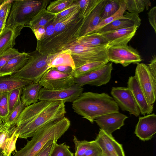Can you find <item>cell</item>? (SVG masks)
Returning <instances> with one entry per match:
<instances>
[{
	"mask_svg": "<svg viewBox=\"0 0 156 156\" xmlns=\"http://www.w3.org/2000/svg\"><path fill=\"white\" fill-rule=\"evenodd\" d=\"M64 101H41L26 106L18 118L15 129L18 138L33 136L41 127L65 116L66 113Z\"/></svg>",
	"mask_w": 156,
	"mask_h": 156,
	"instance_id": "obj_1",
	"label": "cell"
},
{
	"mask_svg": "<svg viewBox=\"0 0 156 156\" xmlns=\"http://www.w3.org/2000/svg\"><path fill=\"white\" fill-rule=\"evenodd\" d=\"M75 112L93 123L95 119L104 115L119 111L113 98L105 93H82L72 102Z\"/></svg>",
	"mask_w": 156,
	"mask_h": 156,
	"instance_id": "obj_2",
	"label": "cell"
},
{
	"mask_svg": "<svg viewBox=\"0 0 156 156\" xmlns=\"http://www.w3.org/2000/svg\"><path fill=\"white\" fill-rule=\"evenodd\" d=\"M70 125V121L65 116L48 123L38 129L31 140L14 156H35L49 141H57Z\"/></svg>",
	"mask_w": 156,
	"mask_h": 156,
	"instance_id": "obj_3",
	"label": "cell"
},
{
	"mask_svg": "<svg viewBox=\"0 0 156 156\" xmlns=\"http://www.w3.org/2000/svg\"><path fill=\"white\" fill-rule=\"evenodd\" d=\"M83 19L79 14L76 19L63 30L54 33L45 40L37 41L36 50L42 55L55 54L66 50L77 41Z\"/></svg>",
	"mask_w": 156,
	"mask_h": 156,
	"instance_id": "obj_4",
	"label": "cell"
},
{
	"mask_svg": "<svg viewBox=\"0 0 156 156\" xmlns=\"http://www.w3.org/2000/svg\"><path fill=\"white\" fill-rule=\"evenodd\" d=\"M49 0H13L5 26L23 25L27 27L42 9L46 8Z\"/></svg>",
	"mask_w": 156,
	"mask_h": 156,
	"instance_id": "obj_5",
	"label": "cell"
},
{
	"mask_svg": "<svg viewBox=\"0 0 156 156\" xmlns=\"http://www.w3.org/2000/svg\"><path fill=\"white\" fill-rule=\"evenodd\" d=\"M108 46L91 47L79 44L76 42L66 49L69 50L76 68L95 61L108 63Z\"/></svg>",
	"mask_w": 156,
	"mask_h": 156,
	"instance_id": "obj_6",
	"label": "cell"
},
{
	"mask_svg": "<svg viewBox=\"0 0 156 156\" xmlns=\"http://www.w3.org/2000/svg\"><path fill=\"white\" fill-rule=\"evenodd\" d=\"M30 53L32 58L23 68L11 76L38 83L48 69L51 54L42 55L36 50Z\"/></svg>",
	"mask_w": 156,
	"mask_h": 156,
	"instance_id": "obj_7",
	"label": "cell"
},
{
	"mask_svg": "<svg viewBox=\"0 0 156 156\" xmlns=\"http://www.w3.org/2000/svg\"><path fill=\"white\" fill-rule=\"evenodd\" d=\"M134 76L149 104L154 105L156 99V78L143 63H137Z\"/></svg>",
	"mask_w": 156,
	"mask_h": 156,
	"instance_id": "obj_8",
	"label": "cell"
},
{
	"mask_svg": "<svg viewBox=\"0 0 156 156\" xmlns=\"http://www.w3.org/2000/svg\"><path fill=\"white\" fill-rule=\"evenodd\" d=\"M107 56L109 62L120 64L124 67L142 60L137 50L127 44L108 47Z\"/></svg>",
	"mask_w": 156,
	"mask_h": 156,
	"instance_id": "obj_9",
	"label": "cell"
},
{
	"mask_svg": "<svg viewBox=\"0 0 156 156\" xmlns=\"http://www.w3.org/2000/svg\"><path fill=\"white\" fill-rule=\"evenodd\" d=\"M72 74L61 72L55 68L48 69L40 80L39 83L43 87L49 90L66 89L75 84Z\"/></svg>",
	"mask_w": 156,
	"mask_h": 156,
	"instance_id": "obj_10",
	"label": "cell"
},
{
	"mask_svg": "<svg viewBox=\"0 0 156 156\" xmlns=\"http://www.w3.org/2000/svg\"><path fill=\"white\" fill-rule=\"evenodd\" d=\"M113 69L112 63L108 62L101 68L74 77V82L81 87L86 85L98 87L106 84L111 79Z\"/></svg>",
	"mask_w": 156,
	"mask_h": 156,
	"instance_id": "obj_11",
	"label": "cell"
},
{
	"mask_svg": "<svg viewBox=\"0 0 156 156\" xmlns=\"http://www.w3.org/2000/svg\"><path fill=\"white\" fill-rule=\"evenodd\" d=\"M83 88L75 84L71 87L57 90H51L42 87L38 95V101H64L73 102L82 93Z\"/></svg>",
	"mask_w": 156,
	"mask_h": 156,
	"instance_id": "obj_12",
	"label": "cell"
},
{
	"mask_svg": "<svg viewBox=\"0 0 156 156\" xmlns=\"http://www.w3.org/2000/svg\"><path fill=\"white\" fill-rule=\"evenodd\" d=\"M111 94L119 107L123 111L128 112L136 117L139 116L140 112L134 97L127 87H113Z\"/></svg>",
	"mask_w": 156,
	"mask_h": 156,
	"instance_id": "obj_13",
	"label": "cell"
},
{
	"mask_svg": "<svg viewBox=\"0 0 156 156\" xmlns=\"http://www.w3.org/2000/svg\"><path fill=\"white\" fill-rule=\"evenodd\" d=\"M101 148L102 153L108 156H125L122 145L118 142L112 134L100 129L95 140Z\"/></svg>",
	"mask_w": 156,
	"mask_h": 156,
	"instance_id": "obj_14",
	"label": "cell"
},
{
	"mask_svg": "<svg viewBox=\"0 0 156 156\" xmlns=\"http://www.w3.org/2000/svg\"><path fill=\"white\" fill-rule=\"evenodd\" d=\"M129 117L119 111L100 116L95 119L94 121L100 129L107 133L112 134L123 126L125 121Z\"/></svg>",
	"mask_w": 156,
	"mask_h": 156,
	"instance_id": "obj_15",
	"label": "cell"
},
{
	"mask_svg": "<svg viewBox=\"0 0 156 156\" xmlns=\"http://www.w3.org/2000/svg\"><path fill=\"white\" fill-rule=\"evenodd\" d=\"M156 133V115L151 114L139 117L136 125L135 133L142 141L152 139Z\"/></svg>",
	"mask_w": 156,
	"mask_h": 156,
	"instance_id": "obj_16",
	"label": "cell"
},
{
	"mask_svg": "<svg viewBox=\"0 0 156 156\" xmlns=\"http://www.w3.org/2000/svg\"><path fill=\"white\" fill-rule=\"evenodd\" d=\"M127 84L140 113L144 116L152 113L154 105L149 104L134 76L129 77Z\"/></svg>",
	"mask_w": 156,
	"mask_h": 156,
	"instance_id": "obj_17",
	"label": "cell"
},
{
	"mask_svg": "<svg viewBox=\"0 0 156 156\" xmlns=\"http://www.w3.org/2000/svg\"><path fill=\"white\" fill-rule=\"evenodd\" d=\"M137 26L109 31L101 34L108 41V47L127 44L135 35Z\"/></svg>",
	"mask_w": 156,
	"mask_h": 156,
	"instance_id": "obj_18",
	"label": "cell"
},
{
	"mask_svg": "<svg viewBox=\"0 0 156 156\" xmlns=\"http://www.w3.org/2000/svg\"><path fill=\"white\" fill-rule=\"evenodd\" d=\"M108 0H101L92 12L83 21L79 30L78 38L90 34L93 29L101 21V15L102 11Z\"/></svg>",
	"mask_w": 156,
	"mask_h": 156,
	"instance_id": "obj_19",
	"label": "cell"
},
{
	"mask_svg": "<svg viewBox=\"0 0 156 156\" xmlns=\"http://www.w3.org/2000/svg\"><path fill=\"white\" fill-rule=\"evenodd\" d=\"M124 15L125 18L114 20L102 28L96 33L101 34L109 31L135 26L139 27L141 24V20L139 14L130 13L126 11Z\"/></svg>",
	"mask_w": 156,
	"mask_h": 156,
	"instance_id": "obj_20",
	"label": "cell"
},
{
	"mask_svg": "<svg viewBox=\"0 0 156 156\" xmlns=\"http://www.w3.org/2000/svg\"><path fill=\"white\" fill-rule=\"evenodd\" d=\"M24 27L23 25L5 26L0 34V55L13 48L16 38Z\"/></svg>",
	"mask_w": 156,
	"mask_h": 156,
	"instance_id": "obj_21",
	"label": "cell"
},
{
	"mask_svg": "<svg viewBox=\"0 0 156 156\" xmlns=\"http://www.w3.org/2000/svg\"><path fill=\"white\" fill-rule=\"evenodd\" d=\"M32 58L30 53H20L10 60L0 69V76L14 74L23 68Z\"/></svg>",
	"mask_w": 156,
	"mask_h": 156,
	"instance_id": "obj_22",
	"label": "cell"
},
{
	"mask_svg": "<svg viewBox=\"0 0 156 156\" xmlns=\"http://www.w3.org/2000/svg\"><path fill=\"white\" fill-rule=\"evenodd\" d=\"M32 82L30 80L12 76H0V94L9 92L16 88H22Z\"/></svg>",
	"mask_w": 156,
	"mask_h": 156,
	"instance_id": "obj_23",
	"label": "cell"
},
{
	"mask_svg": "<svg viewBox=\"0 0 156 156\" xmlns=\"http://www.w3.org/2000/svg\"><path fill=\"white\" fill-rule=\"evenodd\" d=\"M42 87L39 83L32 82L22 87L21 100L26 106L38 101L39 93Z\"/></svg>",
	"mask_w": 156,
	"mask_h": 156,
	"instance_id": "obj_24",
	"label": "cell"
},
{
	"mask_svg": "<svg viewBox=\"0 0 156 156\" xmlns=\"http://www.w3.org/2000/svg\"><path fill=\"white\" fill-rule=\"evenodd\" d=\"M51 54L48 65V69L60 66H69L73 70L75 68L74 62L69 50Z\"/></svg>",
	"mask_w": 156,
	"mask_h": 156,
	"instance_id": "obj_25",
	"label": "cell"
},
{
	"mask_svg": "<svg viewBox=\"0 0 156 156\" xmlns=\"http://www.w3.org/2000/svg\"><path fill=\"white\" fill-rule=\"evenodd\" d=\"M76 43L91 47L108 46V41L101 34L94 33L78 38Z\"/></svg>",
	"mask_w": 156,
	"mask_h": 156,
	"instance_id": "obj_26",
	"label": "cell"
},
{
	"mask_svg": "<svg viewBox=\"0 0 156 156\" xmlns=\"http://www.w3.org/2000/svg\"><path fill=\"white\" fill-rule=\"evenodd\" d=\"M56 14L48 11L46 8L41 10L30 21L28 27L32 31L40 26H45L52 21L55 18Z\"/></svg>",
	"mask_w": 156,
	"mask_h": 156,
	"instance_id": "obj_27",
	"label": "cell"
},
{
	"mask_svg": "<svg viewBox=\"0 0 156 156\" xmlns=\"http://www.w3.org/2000/svg\"><path fill=\"white\" fill-rule=\"evenodd\" d=\"M118 1L120 6L118 11L112 16L101 20L99 24L93 29L90 34L96 33L102 28L115 20L125 18L124 13L126 10V0Z\"/></svg>",
	"mask_w": 156,
	"mask_h": 156,
	"instance_id": "obj_28",
	"label": "cell"
},
{
	"mask_svg": "<svg viewBox=\"0 0 156 156\" xmlns=\"http://www.w3.org/2000/svg\"><path fill=\"white\" fill-rule=\"evenodd\" d=\"M107 63L102 61L90 62L76 68L73 70L72 74L74 77H78L101 68Z\"/></svg>",
	"mask_w": 156,
	"mask_h": 156,
	"instance_id": "obj_29",
	"label": "cell"
},
{
	"mask_svg": "<svg viewBox=\"0 0 156 156\" xmlns=\"http://www.w3.org/2000/svg\"><path fill=\"white\" fill-rule=\"evenodd\" d=\"M101 0H75L78 5L79 14L84 19L93 10Z\"/></svg>",
	"mask_w": 156,
	"mask_h": 156,
	"instance_id": "obj_30",
	"label": "cell"
},
{
	"mask_svg": "<svg viewBox=\"0 0 156 156\" xmlns=\"http://www.w3.org/2000/svg\"><path fill=\"white\" fill-rule=\"evenodd\" d=\"M15 125L10 126L4 122L0 124V149L4 151L9 138L12 134Z\"/></svg>",
	"mask_w": 156,
	"mask_h": 156,
	"instance_id": "obj_31",
	"label": "cell"
},
{
	"mask_svg": "<svg viewBox=\"0 0 156 156\" xmlns=\"http://www.w3.org/2000/svg\"><path fill=\"white\" fill-rule=\"evenodd\" d=\"M75 0H57L50 2L46 10L51 13L57 14L62 12L72 4Z\"/></svg>",
	"mask_w": 156,
	"mask_h": 156,
	"instance_id": "obj_32",
	"label": "cell"
},
{
	"mask_svg": "<svg viewBox=\"0 0 156 156\" xmlns=\"http://www.w3.org/2000/svg\"><path fill=\"white\" fill-rule=\"evenodd\" d=\"M119 6L118 0H108L102 11L101 15L102 20L115 13L119 10Z\"/></svg>",
	"mask_w": 156,
	"mask_h": 156,
	"instance_id": "obj_33",
	"label": "cell"
},
{
	"mask_svg": "<svg viewBox=\"0 0 156 156\" xmlns=\"http://www.w3.org/2000/svg\"><path fill=\"white\" fill-rule=\"evenodd\" d=\"M22 88H18L9 92L8 105L9 114L18 105L21 101Z\"/></svg>",
	"mask_w": 156,
	"mask_h": 156,
	"instance_id": "obj_34",
	"label": "cell"
},
{
	"mask_svg": "<svg viewBox=\"0 0 156 156\" xmlns=\"http://www.w3.org/2000/svg\"><path fill=\"white\" fill-rule=\"evenodd\" d=\"M126 10L131 13L139 14L145 8V0H126Z\"/></svg>",
	"mask_w": 156,
	"mask_h": 156,
	"instance_id": "obj_35",
	"label": "cell"
},
{
	"mask_svg": "<svg viewBox=\"0 0 156 156\" xmlns=\"http://www.w3.org/2000/svg\"><path fill=\"white\" fill-rule=\"evenodd\" d=\"M9 92L0 94V119L5 122L9 115Z\"/></svg>",
	"mask_w": 156,
	"mask_h": 156,
	"instance_id": "obj_36",
	"label": "cell"
},
{
	"mask_svg": "<svg viewBox=\"0 0 156 156\" xmlns=\"http://www.w3.org/2000/svg\"><path fill=\"white\" fill-rule=\"evenodd\" d=\"M26 107L21 100L4 122L11 126L15 125L18 118Z\"/></svg>",
	"mask_w": 156,
	"mask_h": 156,
	"instance_id": "obj_37",
	"label": "cell"
},
{
	"mask_svg": "<svg viewBox=\"0 0 156 156\" xmlns=\"http://www.w3.org/2000/svg\"><path fill=\"white\" fill-rule=\"evenodd\" d=\"M69 147L65 143H55L50 156H73V153L69 150Z\"/></svg>",
	"mask_w": 156,
	"mask_h": 156,
	"instance_id": "obj_38",
	"label": "cell"
},
{
	"mask_svg": "<svg viewBox=\"0 0 156 156\" xmlns=\"http://www.w3.org/2000/svg\"><path fill=\"white\" fill-rule=\"evenodd\" d=\"M73 141L75 146V156H83L90 141L79 140L75 136H73Z\"/></svg>",
	"mask_w": 156,
	"mask_h": 156,
	"instance_id": "obj_39",
	"label": "cell"
},
{
	"mask_svg": "<svg viewBox=\"0 0 156 156\" xmlns=\"http://www.w3.org/2000/svg\"><path fill=\"white\" fill-rule=\"evenodd\" d=\"M20 53L18 49L13 48L0 55V69L10 60Z\"/></svg>",
	"mask_w": 156,
	"mask_h": 156,
	"instance_id": "obj_40",
	"label": "cell"
},
{
	"mask_svg": "<svg viewBox=\"0 0 156 156\" xmlns=\"http://www.w3.org/2000/svg\"><path fill=\"white\" fill-rule=\"evenodd\" d=\"M78 8V5L75 0L74 2L69 6L60 12L56 14L53 22L55 24L58 21L68 16Z\"/></svg>",
	"mask_w": 156,
	"mask_h": 156,
	"instance_id": "obj_41",
	"label": "cell"
},
{
	"mask_svg": "<svg viewBox=\"0 0 156 156\" xmlns=\"http://www.w3.org/2000/svg\"><path fill=\"white\" fill-rule=\"evenodd\" d=\"M19 135V134L16 132L14 128V131L9 139L5 148L3 151L7 156H10L11 153L15 149L16 143Z\"/></svg>",
	"mask_w": 156,
	"mask_h": 156,
	"instance_id": "obj_42",
	"label": "cell"
},
{
	"mask_svg": "<svg viewBox=\"0 0 156 156\" xmlns=\"http://www.w3.org/2000/svg\"><path fill=\"white\" fill-rule=\"evenodd\" d=\"M102 150L95 140L90 141L89 145L83 156H99Z\"/></svg>",
	"mask_w": 156,
	"mask_h": 156,
	"instance_id": "obj_43",
	"label": "cell"
},
{
	"mask_svg": "<svg viewBox=\"0 0 156 156\" xmlns=\"http://www.w3.org/2000/svg\"><path fill=\"white\" fill-rule=\"evenodd\" d=\"M57 142L54 140H50L35 156H50Z\"/></svg>",
	"mask_w": 156,
	"mask_h": 156,
	"instance_id": "obj_44",
	"label": "cell"
},
{
	"mask_svg": "<svg viewBox=\"0 0 156 156\" xmlns=\"http://www.w3.org/2000/svg\"><path fill=\"white\" fill-rule=\"evenodd\" d=\"M149 23L156 34V6L152 7L148 13Z\"/></svg>",
	"mask_w": 156,
	"mask_h": 156,
	"instance_id": "obj_45",
	"label": "cell"
},
{
	"mask_svg": "<svg viewBox=\"0 0 156 156\" xmlns=\"http://www.w3.org/2000/svg\"><path fill=\"white\" fill-rule=\"evenodd\" d=\"M37 39V41L42 40L45 35L46 28L45 26H40L32 30Z\"/></svg>",
	"mask_w": 156,
	"mask_h": 156,
	"instance_id": "obj_46",
	"label": "cell"
},
{
	"mask_svg": "<svg viewBox=\"0 0 156 156\" xmlns=\"http://www.w3.org/2000/svg\"><path fill=\"white\" fill-rule=\"evenodd\" d=\"M55 24L53 23L52 20L46 26V32L45 36L43 39L41 41L44 40L48 38L54 33L55 32Z\"/></svg>",
	"mask_w": 156,
	"mask_h": 156,
	"instance_id": "obj_47",
	"label": "cell"
},
{
	"mask_svg": "<svg viewBox=\"0 0 156 156\" xmlns=\"http://www.w3.org/2000/svg\"><path fill=\"white\" fill-rule=\"evenodd\" d=\"M147 66L150 72L156 78V57L155 55L153 56L150 63Z\"/></svg>",
	"mask_w": 156,
	"mask_h": 156,
	"instance_id": "obj_48",
	"label": "cell"
},
{
	"mask_svg": "<svg viewBox=\"0 0 156 156\" xmlns=\"http://www.w3.org/2000/svg\"><path fill=\"white\" fill-rule=\"evenodd\" d=\"M58 71L65 73L72 74L73 69L69 66H60L55 68Z\"/></svg>",
	"mask_w": 156,
	"mask_h": 156,
	"instance_id": "obj_49",
	"label": "cell"
},
{
	"mask_svg": "<svg viewBox=\"0 0 156 156\" xmlns=\"http://www.w3.org/2000/svg\"><path fill=\"white\" fill-rule=\"evenodd\" d=\"M6 20L0 17V34L5 27Z\"/></svg>",
	"mask_w": 156,
	"mask_h": 156,
	"instance_id": "obj_50",
	"label": "cell"
},
{
	"mask_svg": "<svg viewBox=\"0 0 156 156\" xmlns=\"http://www.w3.org/2000/svg\"><path fill=\"white\" fill-rule=\"evenodd\" d=\"M145 8L147 10L149 7L151 5V2L149 0H145Z\"/></svg>",
	"mask_w": 156,
	"mask_h": 156,
	"instance_id": "obj_51",
	"label": "cell"
},
{
	"mask_svg": "<svg viewBox=\"0 0 156 156\" xmlns=\"http://www.w3.org/2000/svg\"><path fill=\"white\" fill-rule=\"evenodd\" d=\"M0 156H7L5 155L2 149H0ZM9 156H11V155Z\"/></svg>",
	"mask_w": 156,
	"mask_h": 156,
	"instance_id": "obj_52",
	"label": "cell"
},
{
	"mask_svg": "<svg viewBox=\"0 0 156 156\" xmlns=\"http://www.w3.org/2000/svg\"><path fill=\"white\" fill-rule=\"evenodd\" d=\"M5 1V0H0V5L2 4Z\"/></svg>",
	"mask_w": 156,
	"mask_h": 156,
	"instance_id": "obj_53",
	"label": "cell"
},
{
	"mask_svg": "<svg viewBox=\"0 0 156 156\" xmlns=\"http://www.w3.org/2000/svg\"><path fill=\"white\" fill-rule=\"evenodd\" d=\"M2 121L0 119V124L2 122Z\"/></svg>",
	"mask_w": 156,
	"mask_h": 156,
	"instance_id": "obj_54",
	"label": "cell"
},
{
	"mask_svg": "<svg viewBox=\"0 0 156 156\" xmlns=\"http://www.w3.org/2000/svg\"><path fill=\"white\" fill-rule=\"evenodd\" d=\"M2 5H0V8L1 7Z\"/></svg>",
	"mask_w": 156,
	"mask_h": 156,
	"instance_id": "obj_55",
	"label": "cell"
}]
</instances>
